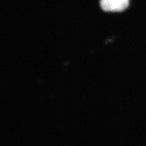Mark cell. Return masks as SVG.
<instances>
[{"label": "cell", "mask_w": 146, "mask_h": 146, "mask_svg": "<svg viewBox=\"0 0 146 146\" xmlns=\"http://www.w3.org/2000/svg\"><path fill=\"white\" fill-rule=\"evenodd\" d=\"M129 0H100V6L106 11L116 12L125 10L128 7Z\"/></svg>", "instance_id": "cell-1"}]
</instances>
